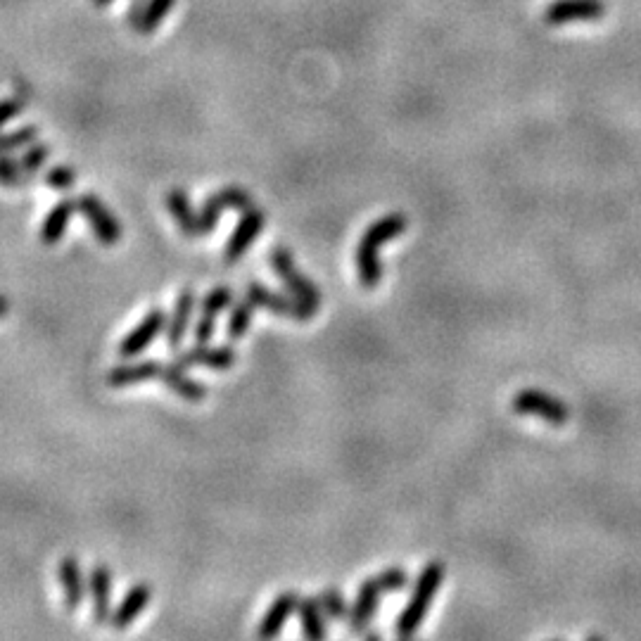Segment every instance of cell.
Masks as SVG:
<instances>
[{
	"instance_id": "obj_33",
	"label": "cell",
	"mask_w": 641,
	"mask_h": 641,
	"mask_svg": "<svg viewBox=\"0 0 641 641\" xmlns=\"http://www.w3.org/2000/svg\"><path fill=\"white\" fill-rule=\"evenodd\" d=\"M110 3H114V0H93V5H98V8H105Z\"/></svg>"
},
{
	"instance_id": "obj_8",
	"label": "cell",
	"mask_w": 641,
	"mask_h": 641,
	"mask_svg": "<svg viewBox=\"0 0 641 641\" xmlns=\"http://www.w3.org/2000/svg\"><path fill=\"white\" fill-rule=\"evenodd\" d=\"M252 207V195L243 190L240 186H228V188H221L219 193L209 195L205 200V205L200 209V236H209V233L214 231L219 224L221 214L226 212V209H240V212H245V209Z\"/></svg>"
},
{
	"instance_id": "obj_21",
	"label": "cell",
	"mask_w": 641,
	"mask_h": 641,
	"mask_svg": "<svg viewBox=\"0 0 641 641\" xmlns=\"http://www.w3.org/2000/svg\"><path fill=\"white\" fill-rule=\"evenodd\" d=\"M183 371H186V368H181L176 361L174 364H164L160 383L167 385L176 397L188 399V402H202V399L207 397V387L198 383V380L188 378Z\"/></svg>"
},
{
	"instance_id": "obj_13",
	"label": "cell",
	"mask_w": 641,
	"mask_h": 641,
	"mask_svg": "<svg viewBox=\"0 0 641 641\" xmlns=\"http://www.w3.org/2000/svg\"><path fill=\"white\" fill-rule=\"evenodd\" d=\"M302 596L297 592H283L281 596H276L274 604L269 606V611L264 613L262 623L257 627V637L259 639H274L278 634L283 632L285 623L288 618L297 611V604H300Z\"/></svg>"
},
{
	"instance_id": "obj_6",
	"label": "cell",
	"mask_w": 641,
	"mask_h": 641,
	"mask_svg": "<svg viewBox=\"0 0 641 641\" xmlns=\"http://www.w3.org/2000/svg\"><path fill=\"white\" fill-rule=\"evenodd\" d=\"M269 264H271V269H274V274H278V278L288 285L290 293H293L295 297H300L302 302H307V304H312V307L321 309V290L316 288V285L309 281L307 276L300 274V269L295 266V259H293V255H290V250H285V247H276V250H271Z\"/></svg>"
},
{
	"instance_id": "obj_1",
	"label": "cell",
	"mask_w": 641,
	"mask_h": 641,
	"mask_svg": "<svg viewBox=\"0 0 641 641\" xmlns=\"http://www.w3.org/2000/svg\"><path fill=\"white\" fill-rule=\"evenodd\" d=\"M409 226V219L404 214H385L383 219L373 221L366 228L357 245V274L361 288L376 290L383 276V266H380L378 250L383 243H390L392 238L402 236Z\"/></svg>"
},
{
	"instance_id": "obj_9",
	"label": "cell",
	"mask_w": 641,
	"mask_h": 641,
	"mask_svg": "<svg viewBox=\"0 0 641 641\" xmlns=\"http://www.w3.org/2000/svg\"><path fill=\"white\" fill-rule=\"evenodd\" d=\"M606 15L604 0H554L547 10H544V22L551 27H561V24L573 22H596Z\"/></svg>"
},
{
	"instance_id": "obj_25",
	"label": "cell",
	"mask_w": 641,
	"mask_h": 641,
	"mask_svg": "<svg viewBox=\"0 0 641 641\" xmlns=\"http://www.w3.org/2000/svg\"><path fill=\"white\" fill-rule=\"evenodd\" d=\"M231 302H233V290L231 288H226V285H221V288H214L212 293H207L205 297H202L200 316L217 321V316L224 312V309Z\"/></svg>"
},
{
	"instance_id": "obj_27",
	"label": "cell",
	"mask_w": 641,
	"mask_h": 641,
	"mask_svg": "<svg viewBox=\"0 0 641 641\" xmlns=\"http://www.w3.org/2000/svg\"><path fill=\"white\" fill-rule=\"evenodd\" d=\"M31 181L34 179L24 174L22 167H19V160H10L8 152H0V183L5 188H24Z\"/></svg>"
},
{
	"instance_id": "obj_2",
	"label": "cell",
	"mask_w": 641,
	"mask_h": 641,
	"mask_svg": "<svg viewBox=\"0 0 641 641\" xmlns=\"http://www.w3.org/2000/svg\"><path fill=\"white\" fill-rule=\"evenodd\" d=\"M406 585H409V575L402 568H387L376 577H368V580L361 582L357 599H354L352 611H349L347 618L349 630L366 632L368 623L376 618L380 596L387 592H402Z\"/></svg>"
},
{
	"instance_id": "obj_26",
	"label": "cell",
	"mask_w": 641,
	"mask_h": 641,
	"mask_svg": "<svg viewBox=\"0 0 641 641\" xmlns=\"http://www.w3.org/2000/svg\"><path fill=\"white\" fill-rule=\"evenodd\" d=\"M319 601H321L323 613H326L328 618H333V620H347L349 618V606H347L345 596H342L338 587L323 589V592L319 594Z\"/></svg>"
},
{
	"instance_id": "obj_32",
	"label": "cell",
	"mask_w": 641,
	"mask_h": 641,
	"mask_svg": "<svg viewBox=\"0 0 641 641\" xmlns=\"http://www.w3.org/2000/svg\"><path fill=\"white\" fill-rule=\"evenodd\" d=\"M10 312V302L8 300H5V297L3 295H0V319H3V316L5 314H8Z\"/></svg>"
},
{
	"instance_id": "obj_30",
	"label": "cell",
	"mask_w": 641,
	"mask_h": 641,
	"mask_svg": "<svg viewBox=\"0 0 641 641\" xmlns=\"http://www.w3.org/2000/svg\"><path fill=\"white\" fill-rule=\"evenodd\" d=\"M46 183L53 190H69L74 188L76 183V171L72 167H67V164H57L46 174Z\"/></svg>"
},
{
	"instance_id": "obj_18",
	"label": "cell",
	"mask_w": 641,
	"mask_h": 641,
	"mask_svg": "<svg viewBox=\"0 0 641 641\" xmlns=\"http://www.w3.org/2000/svg\"><path fill=\"white\" fill-rule=\"evenodd\" d=\"M193 309H195V293L190 288L181 290V293L176 295L174 314H171L169 321H167V345H169V349H179L181 342L186 340Z\"/></svg>"
},
{
	"instance_id": "obj_29",
	"label": "cell",
	"mask_w": 641,
	"mask_h": 641,
	"mask_svg": "<svg viewBox=\"0 0 641 641\" xmlns=\"http://www.w3.org/2000/svg\"><path fill=\"white\" fill-rule=\"evenodd\" d=\"M48 157H50V145L31 143V148L19 157V167H22V171L29 176V179H36L38 169L48 162Z\"/></svg>"
},
{
	"instance_id": "obj_19",
	"label": "cell",
	"mask_w": 641,
	"mask_h": 641,
	"mask_svg": "<svg viewBox=\"0 0 641 641\" xmlns=\"http://www.w3.org/2000/svg\"><path fill=\"white\" fill-rule=\"evenodd\" d=\"M76 212H79L76 200L62 198L60 202H57V205L46 214V219H43V224H41V233H38V236H41V243L43 245L60 243L62 236L67 233L69 221H72Z\"/></svg>"
},
{
	"instance_id": "obj_14",
	"label": "cell",
	"mask_w": 641,
	"mask_h": 641,
	"mask_svg": "<svg viewBox=\"0 0 641 641\" xmlns=\"http://www.w3.org/2000/svg\"><path fill=\"white\" fill-rule=\"evenodd\" d=\"M88 589H91L93 599V620L98 625H105L112 615V573L105 563L93 566Z\"/></svg>"
},
{
	"instance_id": "obj_16",
	"label": "cell",
	"mask_w": 641,
	"mask_h": 641,
	"mask_svg": "<svg viewBox=\"0 0 641 641\" xmlns=\"http://www.w3.org/2000/svg\"><path fill=\"white\" fill-rule=\"evenodd\" d=\"M150 596H152V589L148 582H138V585H133L129 592L124 594L122 604H117V608H114L110 615V623L114 630H126V627H129L133 620L145 611V608H148Z\"/></svg>"
},
{
	"instance_id": "obj_11",
	"label": "cell",
	"mask_w": 641,
	"mask_h": 641,
	"mask_svg": "<svg viewBox=\"0 0 641 641\" xmlns=\"http://www.w3.org/2000/svg\"><path fill=\"white\" fill-rule=\"evenodd\" d=\"M264 224H266V214L262 209L257 207L245 209V214L240 217L238 226L233 228L231 238H228V243L224 247V262L236 264L238 259L250 250V245L259 238V233L264 231Z\"/></svg>"
},
{
	"instance_id": "obj_10",
	"label": "cell",
	"mask_w": 641,
	"mask_h": 641,
	"mask_svg": "<svg viewBox=\"0 0 641 641\" xmlns=\"http://www.w3.org/2000/svg\"><path fill=\"white\" fill-rule=\"evenodd\" d=\"M167 321L169 316L164 309H152V312L145 314V319L119 342V357L133 359L143 354L155 342V338H160L162 330H167Z\"/></svg>"
},
{
	"instance_id": "obj_12",
	"label": "cell",
	"mask_w": 641,
	"mask_h": 641,
	"mask_svg": "<svg viewBox=\"0 0 641 641\" xmlns=\"http://www.w3.org/2000/svg\"><path fill=\"white\" fill-rule=\"evenodd\" d=\"M238 361L236 349L221 345V347H207V345H195L188 352H183L181 357H176V364L181 368H190V366H207V368H217V371H226Z\"/></svg>"
},
{
	"instance_id": "obj_24",
	"label": "cell",
	"mask_w": 641,
	"mask_h": 641,
	"mask_svg": "<svg viewBox=\"0 0 641 641\" xmlns=\"http://www.w3.org/2000/svg\"><path fill=\"white\" fill-rule=\"evenodd\" d=\"M252 316H255V302L250 297L233 304L231 319H228V338L240 340L245 338V333L252 326Z\"/></svg>"
},
{
	"instance_id": "obj_3",
	"label": "cell",
	"mask_w": 641,
	"mask_h": 641,
	"mask_svg": "<svg viewBox=\"0 0 641 641\" xmlns=\"http://www.w3.org/2000/svg\"><path fill=\"white\" fill-rule=\"evenodd\" d=\"M444 582V566L440 561L428 563L418 575L414 592L409 596V604L404 606V611L397 618V634L399 637H411L418 632V627L423 625L425 615L430 613L437 592H440Z\"/></svg>"
},
{
	"instance_id": "obj_28",
	"label": "cell",
	"mask_w": 641,
	"mask_h": 641,
	"mask_svg": "<svg viewBox=\"0 0 641 641\" xmlns=\"http://www.w3.org/2000/svg\"><path fill=\"white\" fill-rule=\"evenodd\" d=\"M38 138V129L34 124L22 126L12 133H0V152H15L19 148H29Z\"/></svg>"
},
{
	"instance_id": "obj_31",
	"label": "cell",
	"mask_w": 641,
	"mask_h": 641,
	"mask_svg": "<svg viewBox=\"0 0 641 641\" xmlns=\"http://www.w3.org/2000/svg\"><path fill=\"white\" fill-rule=\"evenodd\" d=\"M22 107H24V103L19 98L0 100V129H3L5 124H10L15 117H19Z\"/></svg>"
},
{
	"instance_id": "obj_22",
	"label": "cell",
	"mask_w": 641,
	"mask_h": 641,
	"mask_svg": "<svg viewBox=\"0 0 641 641\" xmlns=\"http://www.w3.org/2000/svg\"><path fill=\"white\" fill-rule=\"evenodd\" d=\"M323 608L319 599H300L297 613H300L302 632L307 639H326V623H323Z\"/></svg>"
},
{
	"instance_id": "obj_7",
	"label": "cell",
	"mask_w": 641,
	"mask_h": 641,
	"mask_svg": "<svg viewBox=\"0 0 641 641\" xmlns=\"http://www.w3.org/2000/svg\"><path fill=\"white\" fill-rule=\"evenodd\" d=\"M76 207H79V212L84 214V219L91 224V231L95 233V238L100 240V245L112 247L122 240V226H119L117 217L107 209V205L98 195L84 193L76 200Z\"/></svg>"
},
{
	"instance_id": "obj_17",
	"label": "cell",
	"mask_w": 641,
	"mask_h": 641,
	"mask_svg": "<svg viewBox=\"0 0 641 641\" xmlns=\"http://www.w3.org/2000/svg\"><path fill=\"white\" fill-rule=\"evenodd\" d=\"M164 364L160 361H138V364H122L112 368L107 373V385L110 387H129L138 383H148V380H160L162 378Z\"/></svg>"
},
{
	"instance_id": "obj_15",
	"label": "cell",
	"mask_w": 641,
	"mask_h": 641,
	"mask_svg": "<svg viewBox=\"0 0 641 641\" xmlns=\"http://www.w3.org/2000/svg\"><path fill=\"white\" fill-rule=\"evenodd\" d=\"M57 577H60L62 587V599H65L67 613H76L84 604L86 587H84V575H81V566L74 556H65L60 561V568H57Z\"/></svg>"
},
{
	"instance_id": "obj_5",
	"label": "cell",
	"mask_w": 641,
	"mask_h": 641,
	"mask_svg": "<svg viewBox=\"0 0 641 641\" xmlns=\"http://www.w3.org/2000/svg\"><path fill=\"white\" fill-rule=\"evenodd\" d=\"M513 411L520 416L542 418L551 425H566L570 421V409L566 402L542 390H520L513 397Z\"/></svg>"
},
{
	"instance_id": "obj_23",
	"label": "cell",
	"mask_w": 641,
	"mask_h": 641,
	"mask_svg": "<svg viewBox=\"0 0 641 641\" xmlns=\"http://www.w3.org/2000/svg\"><path fill=\"white\" fill-rule=\"evenodd\" d=\"M174 5H176V0H145L141 17H138L136 27L133 29H136L138 34H145V36L152 34V31H155L164 22V19H167V15Z\"/></svg>"
},
{
	"instance_id": "obj_20",
	"label": "cell",
	"mask_w": 641,
	"mask_h": 641,
	"mask_svg": "<svg viewBox=\"0 0 641 641\" xmlns=\"http://www.w3.org/2000/svg\"><path fill=\"white\" fill-rule=\"evenodd\" d=\"M167 207H169V214L174 217L176 226H179V231L183 233V236H188V238L200 236V217L195 214L193 205H190V198H188L186 190H181V188L169 190Z\"/></svg>"
},
{
	"instance_id": "obj_4",
	"label": "cell",
	"mask_w": 641,
	"mask_h": 641,
	"mask_svg": "<svg viewBox=\"0 0 641 641\" xmlns=\"http://www.w3.org/2000/svg\"><path fill=\"white\" fill-rule=\"evenodd\" d=\"M247 297H250L252 302H255V307H262L266 312L271 314H278V316H285V319L290 321H309L312 316H316L319 309L312 307V304L302 302L300 297H288V295H281V293H274V290H269L266 285L252 281L247 285Z\"/></svg>"
}]
</instances>
